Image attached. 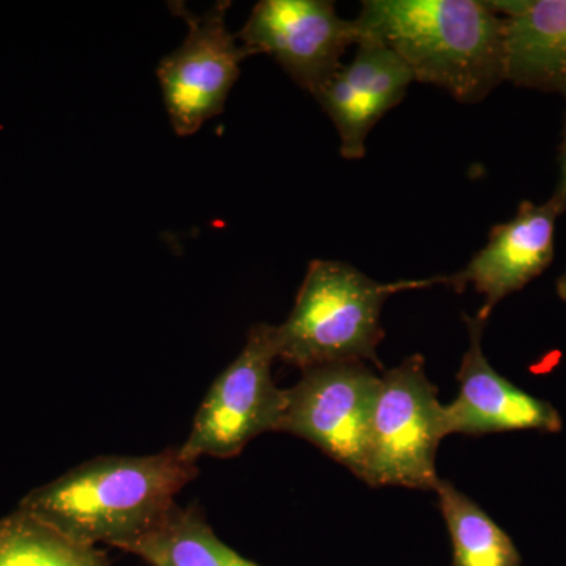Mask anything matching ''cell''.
<instances>
[{
	"label": "cell",
	"instance_id": "6da1fadb",
	"mask_svg": "<svg viewBox=\"0 0 566 566\" xmlns=\"http://www.w3.org/2000/svg\"><path fill=\"white\" fill-rule=\"evenodd\" d=\"M199 472L178 447L144 457H96L35 488L18 509L74 542L123 549L161 523Z\"/></svg>",
	"mask_w": 566,
	"mask_h": 566
},
{
	"label": "cell",
	"instance_id": "7a4b0ae2",
	"mask_svg": "<svg viewBox=\"0 0 566 566\" xmlns=\"http://www.w3.org/2000/svg\"><path fill=\"white\" fill-rule=\"evenodd\" d=\"M359 35L385 43L415 81L444 88L458 102H482L506 81L505 24L476 0H367Z\"/></svg>",
	"mask_w": 566,
	"mask_h": 566
},
{
	"label": "cell",
	"instance_id": "3957f363",
	"mask_svg": "<svg viewBox=\"0 0 566 566\" xmlns=\"http://www.w3.org/2000/svg\"><path fill=\"white\" fill-rule=\"evenodd\" d=\"M438 277L376 282L352 264L314 260L296 303L277 327L279 359L301 370L342 363L381 368L378 346L385 338L382 305L392 294L436 285Z\"/></svg>",
	"mask_w": 566,
	"mask_h": 566
},
{
	"label": "cell",
	"instance_id": "277c9868",
	"mask_svg": "<svg viewBox=\"0 0 566 566\" xmlns=\"http://www.w3.org/2000/svg\"><path fill=\"white\" fill-rule=\"evenodd\" d=\"M444 405L420 354L381 375L363 482L371 488L433 490L436 453L446 438Z\"/></svg>",
	"mask_w": 566,
	"mask_h": 566
},
{
	"label": "cell",
	"instance_id": "5b68a950",
	"mask_svg": "<svg viewBox=\"0 0 566 566\" xmlns=\"http://www.w3.org/2000/svg\"><path fill=\"white\" fill-rule=\"evenodd\" d=\"M275 359L277 327L255 324L243 352L212 382L188 438L178 446L186 460L197 463L202 457H238L256 436L279 431L286 389L275 386Z\"/></svg>",
	"mask_w": 566,
	"mask_h": 566
},
{
	"label": "cell",
	"instance_id": "8992f818",
	"mask_svg": "<svg viewBox=\"0 0 566 566\" xmlns=\"http://www.w3.org/2000/svg\"><path fill=\"white\" fill-rule=\"evenodd\" d=\"M381 375L367 363L322 365L286 389L279 433L304 439L363 479Z\"/></svg>",
	"mask_w": 566,
	"mask_h": 566
},
{
	"label": "cell",
	"instance_id": "52a82bcc",
	"mask_svg": "<svg viewBox=\"0 0 566 566\" xmlns=\"http://www.w3.org/2000/svg\"><path fill=\"white\" fill-rule=\"evenodd\" d=\"M230 6L229 0H221L196 17L185 3H170L174 13L188 24V35L159 62L156 74L178 136H191L205 122L222 114L240 77L241 62L253 55L227 28Z\"/></svg>",
	"mask_w": 566,
	"mask_h": 566
},
{
	"label": "cell",
	"instance_id": "ba28073f",
	"mask_svg": "<svg viewBox=\"0 0 566 566\" xmlns=\"http://www.w3.org/2000/svg\"><path fill=\"white\" fill-rule=\"evenodd\" d=\"M237 36L253 55H271L315 96L344 66L342 57L359 41V29L327 0H262Z\"/></svg>",
	"mask_w": 566,
	"mask_h": 566
},
{
	"label": "cell",
	"instance_id": "9c48e42d",
	"mask_svg": "<svg viewBox=\"0 0 566 566\" xmlns=\"http://www.w3.org/2000/svg\"><path fill=\"white\" fill-rule=\"evenodd\" d=\"M562 212L553 200L536 205L524 200L515 218L490 232L485 248L472 256L460 273L438 275L439 283L463 293L469 285L485 303L476 318L485 323L495 305L545 273L554 260L556 223Z\"/></svg>",
	"mask_w": 566,
	"mask_h": 566
},
{
	"label": "cell",
	"instance_id": "30bf717a",
	"mask_svg": "<svg viewBox=\"0 0 566 566\" xmlns=\"http://www.w3.org/2000/svg\"><path fill=\"white\" fill-rule=\"evenodd\" d=\"M415 74L374 36L359 35L354 61L342 66L314 98L329 115L345 159H363L368 134L387 112L403 102Z\"/></svg>",
	"mask_w": 566,
	"mask_h": 566
},
{
	"label": "cell",
	"instance_id": "8fae6325",
	"mask_svg": "<svg viewBox=\"0 0 566 566\" xmlns=\"http://www.w3.org/2000/svg\"><path fill=\"white\" fill-rule=\"evenodd\" d=\"M469 348L457 379L460 394L444 406L447 434L485 436L502 431L538 430L560 433L562 417L553 405L528 395L488 363L482 348L485 323L464 315Z\"/></svg>",
	"mask_w": 566,
	"mask_h": 566
},
{
	"label": "cell",
	"instance_id": "7c38bea8",
	"mask_svg": "<svg viewBox=\"0 0 566 566\" xmlns=\"http://www.w3.org/2000/svg\"><path fill=\"white\" fill-rule=\"evenodd\" d=\"M488 3L504 18L506 81L566 98V0Z\"/></svg>",
	"mask_w": 566,
	"mask_h": 566
},
{
	"label": "cell",
	"instance_id": "4fadbf2b",
	"mask_svg": "<svg viewBox=\"0 0 566 566\" xmlns=\"http://www.w3.org/2000/svg\"><path fill=\"white\" fill-rule=\"evenodd\" d=\"M122 551L150 566H262L227 546L197 505L175 504L158 526Z\"/></svg>",
	"mask_w": 566,
	"mask_h": 566
},
{
	"label": "cell",
	"instance_id": "5bb4252c",
	"mask_svg": "<svg viewBox=\"0 0 566 566\" xmlns=\"http://www.w3.org/2000/svg\"><path fill=\"white\" fill-rule=\"evenodd\" d=\"M439 510L452 542V566H521L520 551L509 534L453 483L439 479Z\"/></svg>",
	"mask_w": 566,
	"mask_h": 566
},
{
	"label": "cell",
	"instance_id": "9a60e30c",
	"mask_svg": "<svg viewBox=\"0 0 566 566\" xmlns=\"http://www.w3.org/2000/svg\"><path fill=\"white\" fill-rule=\"evenodd\" d=\"M0 566H111L98 546L74 542L17 509L0 520Z\"/></svg>",
	"mask_w": 566,
	"mask_h": 566
},
{
	"label": "cell",
	"instance_id": "2e32d148",
	"mask_svg": "<svg viewBox=\"0 0 566 566\" xmlns=\"http://www.w3.org/2000/svg\"><path fill=\"white\" fill-rule=\"evenodd\" d=\"M558 167H560V174H558L557 188L551 200L556 203L558 211L564 212L566 210V120L564 139H562L560 153H558Z\"/></svg>",
	"mask_w": 566,
	"mask_h": 566
},
{
	"label": "cell",
	"instance_id": "e0dca14e",
	"mask_svg": "<svg viewBox=\"0 0 566 566\" xmlns=\"http://www.w3.org/2000/svg\"><path fill=\"white\" fill-rule=\"evenodd\" d=\"M557 294L562 301L566 303V271L560 275V279L557 281Z\"/></svg>",
	"mask_w": 566,
	"mask_h": 566
}]
</instances>
